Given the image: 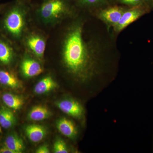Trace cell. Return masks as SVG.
<instances>
[{"label": "cell", "instance_id": "cell-1", "mask_svg": "<svg viewBox=\"0 0 153 153\" xmlns=\"http://www.w3.org/2000/svg\"><path fill=\"white\" fill-rule=\"evenodd\" d=\"M62 59L68 72L75 78L84 80L93 74L94 56L83 38L81 25L73 26L66 35L63 44Z\"/></svg>", "mask_w": 153, "mask_h": 153}, {"label": "cell", "instance_id": "cell-2", "mask_svg": "<svg viewBox=\"0 0 153 153\" xmlns=\"http://www.w3.org/2000/svg\"><path fill=\"white\" fill-rule=\"evenodd\" d=\"M27 2L15 0L8 3L0 16V33L11 42L19 40L25 30Z\"/></svg>", "mask_w": 153, "mask_h": 153}, {"label": "cell", "instance_id": "cell-3", "mask_svg": "<svg viewBox=\"0 0 153 153\" xmlns=\"http://www.w3.org/2000/svg\"><path fill=\"white\" fill-rule=\"evenodd\" d=\"M72 1L73 0H43L38 7V14L45 23H54L69 12Z\"/></svg>", "mask_w": 153, "mask_h": 153}, {"label": "cell", "instance_id": "cell-4", "mask_svg": "<svg viewBox=\"0 0 153 153\" xmlns=\"http://www.w3.org/2000/svg\"><path fill=\"white\" fill-rule=\"evenodd\" d=\"M16 56L12 43L0 33V63L4 66L11 65Z\"/></svg>", "mask_w": 153, "mask_h": 153}, {"label": "cell", "instance_id": "cell-5", "mask_svg": "<svg viewBox=\"0 0 153 153\" xmlns=\"http://www.w3.org/2000/svg\"><path fill=\"white\" fill-rule=\"evenodd\" d=\"M56 104L62 112L72 117L80 118L84 114L81 105L74 100H63L58 102Z\"/></svg>", "mask_w": 153, "mask_h": 153}, {"label": "cell", "instance_id": "cell-6", "mask_svg": "<svg viewBox=\"0 0 153 153\" xmlns=\"http://www.w3.org/2000/svg\"><path fill=\"white\" fill-rule=\"evenodd\" d=\"M125 11L122 7L111 6L102 10L100 13V18L108 25L114 27L120 21Z\"/></svg>", "mask_w": 153, "mask_h": 153}, {"label": "cell", "instance_id": "cell-7", "mask_svg": "<svg viewBox=\"0 0 153 153\" xmlns=\"http://www.w3.org/2000/svg\"><path fill=\"white\" fill-rule=\"evenodd\" d=\"M141 7H133L132 8L125 11L120 21L114 27L115 31L120 32L138 19L143 13V10L141 8Z\"/></svg>", "mask_w": 153, "mask_h": 153}, {"label": "cell", "instance_id": "cell-8", "mask_svg": "<svg viewBox=\"0 0 153 153\" xmlns=\"http://www.w3.org/2000/svg\"><path fill=\"white\" fill-rule=\"evenodd\" d=\"M20 68L22 74L27 78L38 76L43 71V68L38 61L29 57L22 60Z\"/></svg>", "mask_w": 153, "mask_h": 153}, {"label": "cell", "instance_id": "cell-9", "mask_svg": "<svg viewBox=\"0 0 153 153\" xmlns=\"http://www.w3.org/2000/svg\"><path fill=\"white\" fill-rule=\"evenodd\" d=\"M28 48L38 58H43L46 49V42L43 37L33 34L28 37L26 41Z\"/></svg>", "mask_w": 153, "mask_h": 153}, {"label": "cell", "instance_id": "cell-10", "mask_svg": "<svg viewBox=\"0 0 153 153\" xmlns=\"http://www.w3.org/2000/svg\"><path fill=\"white\" fill-rule=\"evenodd\" d=\"M0 84L13 89L22 87V82L14 73L1 68H0Z\"/></svg>", "mask_w": 153, "mask_h": 153}, {"label": "cell", "instance_id": "cell-11", "mask_svg": "<svg viewBox=\"0 0 153 153\" xmlns=\"http://www.w3.org/2000/svg\"><path fill=\"white\" fill-rule=\"evenodd\" d=\"M25 134L28 139L33 143H38L44 139L47 135L46 128L37 124L28 125L25 128Z\"/></svg>", "mask_w": 153, "mask_h": 153}, {"label": "cell", "instance_id": "cell-12", "mask_svg": "<svg viewBox=\"0 0 153 153\" xmlns=\"http://www.w3.org/2000/svg\"><path fill=\"white\" fill-rule=\"evenodd\" d=\"M56 126L60 133L69 138H74L77 134V129L75 125L66 118H61L58 120Z\"/></svg>", "mask_w": 153, "mask_h": 153}, {"label": "cell", "instance_id": "cell-13", "mask_svg": "<svg viewBox=\"0 0 153 153\" xmlns=\"http://www.w3.org/2000/svg\"><path fill=\"white\" fill-rule=\"evenodd\" d=\"M57 87V82L51 76L44 77L36 84L34 92L37 94H45L54 90Z\"/></svg>", "mask_w": 153, "mask_h": 153}, {"label": "cell", "instance_id": "cell-14", "mask_svg": "<svg viewBox=\"0 0 153 153\" xmlns=\"http://www.w3.org/2000/svg\"><path fill=\"white\" fill-rule=\"evenodd\" d=\"M16 121L15 114L9 108L4 106L0 108V125L2 128H11L15 125Z\"/></svg>", "mask_w": 153, "mask_h": 153}, {"label": "cell", "instance_id": "cell-15", "mask_svg": "<svg viewBox=\"0 0 153 153\" xmlns=\"http://www.w3.org/2000/svg\"><path fill=\"white\" fill-rule=\"evenodd\" d=\"M4 146L16 153H22L25 149V145L22 139L15 134H10L6 138Z\"/></svg>", "mask_w": 153, "mask_h": 153}, {"label": "cell", "instance_id": "cell-16", "mask_svg": "<svg viewBox=\"0 0 153 153\" xmlns=\"http://www.w3.org/2000/svg\"><path fill=\"white\" fill-rule=\"evenodd\" d=\"M51 113L47 107L36 105L33 107L28 113V118L34 121H40L47 119L51 116Z\"/></svg>", "mask_w": 153, "mask_h": 153}, {"label": "cell", "instance_id": "cell-17", "mask_svg": "<svg viewBox=\"0 0 153 153\" xmlns=\"http://www.w3.org/2000/svg\"><path fill=\"white\" fill-rule=\"evenodd\" d=\"M2 99L7 107L15 110L20 109L24 103V100L22 97L11 93L4 94Z\"/></svg>", "mask_w": 153, "mask_h": 153}, {"label": "cell", "instance_id": "cell-18", "mask_svg": "<svg viewBox=\"0 0 153 153\" xmlns=\"http://www.w3.org/2000/svg\"><path fill=\"white\" fill-rule=\"evenodd\" d=\"M77 5L87 7H100L106 4L108 0H73Z\"/></svg>", "mask_w": 153, "mask_h": 153}, {"label": "cell", "instance_id": "cell-19", "mask_svg": "<svg viewBox=\"0 0 153 153\" xmlns=\"http://www.w3.org/2000/svg\"><path fill=\"white\" fill-rule=\"evenodd\" d=\"M53 152L55 153H67L68 148L65 142L61 139H57L53 146Z\"/></svg>", "mask_w": 153, "mask_h": 153}, {"label": "cell", "instance_id": "cell-20", "mask_svg": "<svg viewBox=\"0 0 153 153\" xmlns=\"http://www.w3.org/2000/svg\"><path fill=\"white\" fill-rule=\"evenodd\" d=\"M119 3L130 7H139L143 5L145 3L144 0H117Z\"/></svg>", "mask_w": 153, "mask_h": 153}, {"label": "cell", "instance_id": "cell-21", "mask_svg": "<svg viewBox=\"0 0 153 153\" xmlns=\"http://www.w3.org/2000/svg\"><path fill=\"white\" fill-rule=\"evenodd\" d=\"M36 153H49L50 150L49 148L47 145H43L38 148L36 150Z\"/></svg>", "mask_w": 153, "mask_h": 153}, {"label": "cell", "instance_id": "cell-22", "mask_svg": "<svg viewBox=\"0 0 153 153\" xmlns=\"http://www.w3.org/2000/svg\"><path fill=\"white\" fill-rule=\"evenodd\" d=\"M0 153H16L14 151L4 146L0 149Z\"/></svg>", "mask_w": 153, "mask_h": 153}, {"label": "cell", "instance_id": "cell-23", "mask_svg": "<svg viewBox=\"0 0 153 153\" xmlns=\"http://www.w3.org/2000/svg\"><path fill=\"white\" fill-rule=\"evenodd\" d=\"M8 3H4V4H0V16L2 13L3 11L7 4Z\"/></svg>", "mask_w": 153, "mask_h": 153}, {"label": "cell", "instance_id": "cell-24", "mask_svg": "<svg viewBox=\"0 0 153 153\" xmlns=\"http://www.w3.org/2000/svg\"><path fill=\"white\" fill-rule=\"evenodd\" d=\"M145 4H152V0H144Z\"/></svg>", "mask_w": 153, "mask_h": 153}, {"label": "cell", "instance_id": "cell-25", "mask_svg": "<svg viewBox=\"0 0 153 153\" xmlns=\"http://www.w3.org/2000/svg\"><path fill=\"white\" fill-rule=\"evenodd\" d=\"M1 125H0V133H2V130H1Z\"/></svg>", "mask_w": 153, "mask_h": 153}, {"label": "cell", "instance_id": "cell-26", "mask_svg": "<svg viewBox=\"0 0 153 153\" xmlns=\"http://www.w3.org/2000/svg\"><path fill=\"white\" fill-rule=\"evenodd\" d=\"M25 1H26L27 2H28L30 1L31 0H25Z\"/></svg>", "mask_w": 153, "mask_h": 153}, {"label": "cell", "instance_id": "cell-27", "mask_svg": "<svg viewBox=\"0 0 153 153\" xmlns=\"http://www.w3.org/2000/svg\"><path fill=\"white\" fill-rule=\"evenodd\" d=\"M152 4H153V0H152Z\"/></svg>", "mask_w": 153, "mask_h": 153}, {"label": "cell", "instance_id": "cell-28", "mask_svg": "<svg viewBox=\"0 0 153 153\" xmlns=\"http://www.w3.org/2000/svg\"></svg>", "mask_w": 153, "mask_h": 153}]
</instances>
